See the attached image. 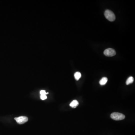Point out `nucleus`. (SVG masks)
Returning <instances> with one entry per match:
<instances>
[{"mask_svg": "<svg viewBox=\"0 0 135 135\" xmlns=\"http://www.w3.org/2000/svg\"><path fill=\"white\" fill-rule=\"evenodd\" d=\"M134 82V78L132 76H130L127 80L126 81V84L129 85L130 84Z\"/></svg>", "mask_w": 135, "mask_h": 135, "instance_id": "7", "label": "nucleus"}, {"mask_svg": "<svg viewBox=\"0 0 135 135\" xmlns=\"http://www.w3.org/2000/svg\"><path fill=\"white\" fill-rule=\"evenodd\" d=\"M46 92L44 90H42L40 92V95H46Z\"/></svg>", "mask_w": 135, "mask_h": 135, "instance_id": "10", "label": "nucleus"}, {"mask_svg": "<svg viewBox=\"0 0 135 135\" xmlns=\"http://www.w3.org/2000/svg\"><path fill=\"white\" fill-rule=\"evenodd\" d=\"M111 118L115 120H120L125 118V116L123 114L118 112H114L112 113L110 116Z\"/></svg>", "mask_w": 135, "mask_h": 135, "instance_id": "2", "label": "nucleus"}, {"mask_svg": "<svg viewBox=\"0 0 135 135\" xmlns=\"http://www.w3.org/2000/svg\"><path fill=\"white\" fill-rule=\"evenodd\" d=\"M48 94V92H47V93H46V94Z\"/></svg>", "mask_w": 135, "mask_h": 135, "instance_id": "11", "label": "nucleus"}, {"mask_svg": "<svg viewBox=\"0 0 135 135\" xmlns=\"http://www.w3.org/2000/svg\"><path fill=\"white\" fill-rule=\"evenodd\" d=\"M81 74L80 72H77L74 74V77L76 80H78L81 77Z\"/></svg>", "mask_w": 135, "mask_h": 135, "instance_id": "8", "label": "nucleus"}, {"mask_svg": "<svg viewBox=\"0 0 135 135\" xmlns=\"http://www.w3.org/2000/svg\"><path fill=\"white\" fill-rule=\"evenodd\" d=\"M108 79L106 77H103L100 81V84L101 85H104L107 82Z\"/></svg>", "mask_w": 135, "mask_h": 135, "instance_id": "6", "label": "nucleus"}, {"mask_svg": "<svg viewBox=\"0 0 135 135\" xmlns=\"http://www.w3.org/2000/svg\"><path fill=\"white\" fill-rule=\"evenodd\" d=\"M104 15L106 18L110 22H113L115 20V16L111 10H106L104 12Z\"/></svg>", "mask_w": 135, "mask_h": 135, "instance_id": "1", "label": "nucleus"}, {"mask_svg": "<svg viewBox=\"0 0 135 135\" xmlns=\"http://www.w3.org/2000/svg\"><path fill=\"white\" fill-rule=\"evenodd\" d=\"M40 99L43 100H46L47 98V96L46 95H40Z\"/></svg>", "mask_w": 135, "mask_h": 135, "instance_id": "9", "label": "nucleus"}, {"mask_svg": "<svg viewBox=\"0 0 135 135\" xmlns=\"http://www.w3.org/2000/svg\"><path fill=\"white\" fill-rule=\"evenodd\" d=\"M78 104L79 103L78 101L77 100H74L70 103V105L72 108H75L78 105Z\"/></svg>", "mask_w": 135, "mask_h": 135, "instance_id": "5", "label": "nucleus"}, {"mask_svg": "<svg viewBox=\"0 0 135 135\" xmlns=\"http://www.w3.org/2000/svg\"><path fill=\"white\" fill-rule=\"evenodd\" d=\"M15 120L16 122L19 124H24L28 120V118L26 116H22L18 118H15Z\"/></svg>", "mask_w": 135, "mask_h": 135, "instance_id": "4", "label": "nucleus"}, {"mask_svg": "<svg viewBox=\"0 0 135 135\" xmlns=\"http://www.w3.org/2000/svg\"><path fill=\"white\" fill-rule=\"evenodd\" d=\"M104 55L108 57H112L114 56L116 54V52L114 50L111 48L106 49L104 52Z\"/></svg>", "mask_w": 135, "mask_h": 135, "instance_id": "3", "label": "nucleus"}]
</instances>
